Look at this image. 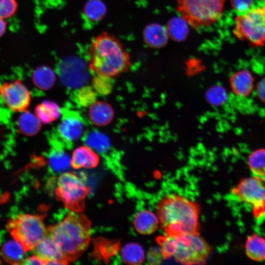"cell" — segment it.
Wrapping results in <instances>:
<instances>
[{
    "instance_id": "6da1fadb",
    "label": "cell",
    "mask_w": 265,
    "mask_h": 265,
    "mask_svg": "<svg viewBox=\"0 0 265 265\" xmlns=\"http://www.w3.org/2000/svg\"><path fill=\"white\" fill-rule=\"evenodd\" d=\"M88 55L92 72L112 79L127 72L131 64L130 54L120 40L106 31L93 38Z\"/></svg>"
},
{
    "instance_id": "7a4b0ae2",
    "label": "cell",
    "mask_w": 265,
    "mask_h": 265,
    "mask_svg": "<svg viewBox=\"0 0 265 265\" xmlns=\"http://www.w3.org/2000/svg\"><path fill=\"white\" fill-rule=\"evenodd\" d=\"M199 212L197 203L177 194L166 196L157 206L159 224L170 235L198 232Z\"/></svg>"
},
{
    "instance_id": "3957f363",
    "label": "cell",
    "mask_w": 265,
    "mask_h": 265,
    "mask_svg": "<svg viewBox=\"0 0 265 265\" xmlns=\"http://www.w3.org/2000/svg\"><path fill=\"white\" fill-rule=\"evenodd\" d=\"M48 234L60 247L66 260H73L82 253L88 245L90 237L89 222L82 214L73 212L51 227Z\"/></svg>"
},
{
    "instance_id": "277c9868",
    "label": "cell",
    "mask_w": 265,
    "mask_h": 265,
    "mask_svg": "<svg viewBox=\"0 0 265 265\" xmlns=\"http://www.w3.org/2000/svg\"><path fill=\"white\" fill-rule=\"evenodd\" d=\"M157 241L164 259L172 258L184 265L203 264L212 251L198 232L179 235L165 234L159 237Z\"/></svg>"
},
{
    "instance_id": "5b68a950",
    "label": "cell",
    "mask_w": 265,
    "mask_h": 265,
    "mask_svg": "<svg viewBox=\"0 0 265 265\" xmlns=\"http://www.w3.org/2000/svg\"><path fill=\"white\" fill-rule=\"evenodd\" d=\"M226 0H178L177 10L181 18L194 28L212 25L223 13Z\"/></svg>"
},
{
    "instance_id": "8992f818",
    "label": "cell",
    "mask_w": 265,
    "mask_h": 265,
    "mask_svg": "<svg viewBox=\"0 0 265 265\" xmlns=\"http://www.w3.org/2000/svg\"><path fill=\"white\" fill-rule=\"evenodd\" d=\"M6 228L13 239L26 251L32 250L48 234L42 218L36 214L15 215L9 219Z\"/></svg>"
},
{
    "instance_id": "52a82bcc",
    "label": "cell",
    "mask_w": 265,
    "mask_h": 265,
    "mask_svg": "<svg viewBox=\"0 0 265 265\" xmlns=\"http://www.w3.org/2000/svg\"><path fill=\"white\" fill-rule=\"evenodd\" d=\"M234 35L253 47L265 45V4L252 7L235 18Z\"/></svg>"
},
{
    "instance_id": "ba28073f",
    "label": "cell",
    "mask_w": 265,
    "mask_h": 265,
    "mask_svg": "<svg viewBox=\"0 0 265 265\" xmlns=\"http://www.w3.org/2000/svg\"><path fill=\"white\" fill-rule=\"evenodd\" d=\"M231 192L240 201L248 204L254 216L265 215V179L254 176L241 179Z\"/></svg>"
},
{
    "instance_id": "9c48e42d",
    "label": "cell",
    "mask_w": 265,
    "mask_h": 265,
    "mask_svg": "<svg viewBox=\"0 0 265 265\" xmlns=\"http://www.w3.org/2000/svg\"><path fill=\"white\" fill-rule=\"evenodd\" d=\"M87 193L85 185L75 174L64 172L58 177L56 194L69 208L80 210Z\"/></svg>"
},
{
    "instance_id": "30bf717a",
    "label": "cell",
    "mask_w": 265,
    "mask_h": 265,
    "mask_svg": "<svg viewBox=\"0 0 265 265\" xmlns=\"http://www.w3.org/2000/svg\"><path fill=\"white\" fill-rule=\"evenodd\" d=\"M0 97L9 109L16 112L26 111L31 101L30 91L19 80L1 84Z\"/></svg>"
},
{
    "instance_id": "8fae6325",
    "label": "cell",
    "mask_w": 265,
    "mask_h": 265,
    "mask_svg": "<svg viewBox=\"0 0 265 265\" xmlns=\"http://www.w3.org/2000/svg\"><path fill=\"white\" fill-rule=\"evenodd\" d=\"M84 125L80 117L76 112H69L63 114L58 127L60 136L64 140L73 142L81 136Z\"/></svg>"
},
{
    "instance_id": "7c38bea8",
    "label": "cell",
    "mask_w": 265,
    "mask_h": 265,
    "mask_svg": "<svg viewBox=\"0 0 265 265\" xmlns=\"http://www.w3.org/2000/svg\"><path fill=\"white\" fill-rule=\"evenodd\" d=\"M32 250L45 262V264L53 261H67L60 247L48 234Z\"/></svg>"
},
{
    "instance_id": "4fadbf2b",
    "label": "cell",
    "mask_w": 265,
    "mask_h": 265,
    "mask_svg": "<svg viewBox=\"0 0 265 265\" xmlns=\"http://www.w3.org/2000/svg\"><path fill=\"white\" fill-rule=\"evenodd\" d=\"M230 84L233 92L237 96L247 97L254 89V79L247 70H241L233 73L230 78Z\"/></svg>"
},
{
    "instance_id": "5bb4252c",
    "label": "cell",
    "mask_w": 265,
    "mask_h": 265,
    "mask_svg": "<svg viewBox=\"0 0 265 265\" xmlns=\"http://www.w3.org/2000/svg\"><path fill=\"white\" fill-rule=\"evenodd\" d=\"M88 116L90 121L98 126H104L109 124L114 117V111L108 103L96 101L89 106Z\"/></svg>"
},
{
    "instance_id": "9a60e30c",
    "label": "cell",
    "mask_w": 265,
    "mask_h": 265,
    "mask_svg": "<svg viewBox=\"0 0 265 265\" xmlns=\"http://www.w3.org/2000/svg\"><path fill=\"white\" fill-rule=\"evenodd\" d=\"M159 224L157 214L148 210L139 211L133 218L134 227L138 233L142 235H150L154 233Z\"/></svg>"
},
{
    "instance_id": "2e32d148",
    "label": "cell",
    "mask_w": 265,
    "mask_h": 265,
    "mask_svg": "<svg viewBox=\"0 0 265 265\" xmlns=\"http://www.w3.org/2000/svg\"><path fill=\"white\" fill-rule=\"evenodd\" d=\"M99 161L98 156L89 147L82 146L74 151L71 165L76 169L90 168L97 166Z\"/></svg>"
},
{
    "instance_id": "e0dca14e",
    "label": "cell",
    "mask_w": 265,
    "mask_h": 265,
    "mask_svg": "<svg viewBox=\"0 0 265 265\" xmlns=\"http://www.w3.org/2000/svg\"><path fill=\"white\" fill-rule=\"evenodd\" d=\"M60 78L62 82L68 87L72 88L81 86L85 83L88 79V75L85 68L80 65H75L69 68L66 66L61 69L60 71Z\"/></svg>"
},
{
    "instance_id": "ac0fdd59",
    "label": "cell",
    "mask_w": 265,
    "mask_h": 265,
    "mask_svg": "<svg viewBox=\"0 0 265 265\" xmlns=\"http://www.w3.org/2000/svg\"><path fill=\"white\" fill-rule=\"evenodd\" d=\"M26 252L23 246L14 239L6 242L1 249L2 259L6 262L13 265L23 264Z\"/></svg>"
},
{
    "instance_id": "d6986e66",
    "label": "cell",
    "mask_w": 265,
    "mask_h": 265,
    "mask_svg": "<svg viewBox=\"0 0 265 265\" xmlns=\"http://www.w3.org/2000/svg\"><path fill=\"white\" fill-rule=\"evenodd\" d=\"M245 252L252 260L260 262L265 260V238L254 233L246 239Z\"/></svg>"
},
{
    "instance_id": "ffe728a7",
    "label": "cell",
    "mask_w": 265,
    "mask_h": 265,
    "mask_svg": "<svg viewBox=\"0 0 265 265\" xmlns=\"http://www.w3.org/2000/svg\"><path fill=\"white\" fill-rule=\"evenodd\" d=\"M168 36L167 29L157 24L148 26L144 31L145 42L153 48H160L164 45Z\"/></svg>"
},
{
    "instance_id": "44dd1931",
    "label": "cell",
    "mask_w": 265,
    "mask_h": 265,
    "mask_svg": "<svg viewBox=\"0 0 265 265\" xmlns=\"http://www.w3.org/2000/svg\"><path fill=\"white\" fill-rule=\"evenodd\" d=\"M32 80L37 88L47 90L52 88L54 84L56 77L51 68L46 66H41L33 72Z\"/></svg>"
},
{
    "instance_id": "7402d4cb",
    "label": "cell",
    "mask_w": 265,
    "mask_h": 265,
    "mask_svg": "<svg viewBox=\"0 0 265 265\" xmlns=\"http://www.w3.org/2000/svg\"><path fill=\"white\" fill-rule=\"evenodd\" d=\"M35 114L42 124H48L59 118L61 110L56 103L45 101L36 106Z\"/></svg>"
},
{
    "instance_id": "603a6c76",
    "label": "cell",
    "mask_w": 265,
    "mask_h": 265,
    "mask_svg": "<svg viewBox=\"0 0 265 265\" xmlns=\"http://www.w3.org/2000/svg\"><path fill=\"white\" fill-rule=\"evenodd\" d=\"M18 126L20 132L26 136L36 134L41 128V123L35 114L27 111L23 112L18 119Z\"/></svg>"
},
{
    "instance_id": "cb8c5ba5",
    "label": "cell",
    "mask_w": 265,
    "mask_h": 265,
    "mask_svg": "<svg viewBox=\"0 0 265 265\" xmlns=\"http://www.w3.org/2000/svg\"><path fill=\"white\" fill-rule=\"evenodd\" d=\"M121 256L123 261L129 265L140 264L146 257L143 247L135 242L125 244L121 249Z\"/></svg>"
},
{
    "instance_id": "d4e9b609",
    "label": "cell",
    "mask_w": 265,
    "mask_h": 265,
    "mask_svg": "<svg viewBox=\"0 0 265 265\" xmlns=\"http://www.w3.org/2000/svg\"><path fill=\"white\" fill-rule=\"evenodd\" d=\"M83 12L89 21L96 23L104 18L106 13V8L101 0H89L84 6Z\"/></svg>"
},
{
    "instance_id": "484cf974",
    "label": "cell",
    "mask_w": 265,
    "mask_h": 265,
    "mask_svg": "<svg viewBox=\"0 0 265 265\" xmlns=\"http://www.w3.org/2000/svg\"><path fill=\"white\" fill-rule=\"evenodd\" d=\"M250 170L255 176H265V149L261 148L253 151L248 160Z\"/></svg>"
},
{
    "instance_id": "4316f807",
    "label": "cell",
    "mask_w": 265,
    "mask_h": 265,
    "mask_svg": "<svg viewBox=\"0 0 265 265\" xmlns=\"http://www.w3.org/2000/svg\"><path fill=\"white\" fill-rule=\"evenodd\" d=\"M49 165L54 172H63L71 165V159L62 151H53L49 157Z\"/></svg>"
},
{
    "instance_id": "83f0119b",
    "label": "cell",
    "mask_w": 265,
    "mask_h": 265,
    "mask_svg": "<svg viewBox=\"0 0 265 265\" xmlns=\"http://www.w3.org/2000/svg\"><path fill=\"white\" fill-rule=\"evenodd\" d=\"M112 78L96 75L92 81V87L96 93L107 95L112 91L113 83Z\"/></svg>"
},
{
    "instance_id": "f1b7e54d",
    "label": "cell",
    "mask_w": 265,
    "mask_h": 265,
    "mask_svg": "<svg viewBox=\"0 0 265 265\" xmlns=\"http://www.w3.org/2000/svg\"><path fill=\"white\" fill-rule=\"evenodd\" d=\"M186 22L182 18L174 19L169 23L166 29L168 35L175 40H181L186 34Z\"/></svg>"
},
{
    "instance_id": "f546056e",
    "label": "cell",
    "mask_w": 265,
    "mask_h": 265,
    "mask_svg": "<svg viewBox=\"0 0 265 265\" xmlns=\"http://www.w3.org/2000/svg\"><path fill=\"white\" fill-rule=\"evenodd\" d=\"M77 102L82 106H90L96 102V92L92 87L82 86L76 93Z\"/></svg>"
},
{
    "instance_id": "4dcf8cb0",
    "label": "cell",
    "mask_w": 265,
    "mask_h": 265,
    "mask_svg": "<svg viewBox=\"0 0 265 265\" xmlns=\"http://www.w3.org/2000/svg\"><path fill=\"white\" fill-rule=\"evenodd\" d=\"M88 146L100 152H104L108 148L109 142L107 137L98 132H92L86 138Z\"/></svg>"
},
{
    "instance_id": "1f68e13d",
    "label": "cell",
    "mask_w": 265,
    "mask_h": 265,
    "mask_svg": "<svg viewBox=\"0 0 265 265\" xmlns=\"http://www.w3.org/2000/svg\"><path fill=\"white\" fill-rule=\"evenodd\" d=\"M17 9L16 0H0V18L5 19L12 17Z\"/></svg>"
},
{
    "instance_id": "d6a6232c",
    "label": "cell",
    "mask_w": 265,
    "mask_h": 265,
    "mask_svg": "<svg viewBox=\"0 0 265 265\" xmlns=\"http://www.w3.org/2000/svg\"><path fill=\"white\" fill-rule=\"evenodd\" d=\"M233 9L237 15L246 13L251 8L253 3V0H230Z\"/></svg>"
},
{
    "instance_id": "836d02e7",
    "label": "cell",
    "mask_w": 265,
    "mask_h": 265,
    "mask_svg": "<svg viewBox=\"0 0 265 265\" xmlns=\"http://www.w3.org/2000/svg\"><path fill=\"white\" fill-rule=\"evenodd\" d=\"M161 259L164 258L159 247V249H152L148 253V259L150 264H159Z\"/></svg>"
},
{
    "instance_id": "e575fe53",
    "label": "cell",
    "mask_w": 265,
    "mask_h": 265,
    "mask_svg": "<svg viewBox=\"0 0 265 265\" xmlns=\"http://www.w3.org/2000/svg\"><path fill=\"white\" fill-rule=\"evenodd\" d=\"M256 93L258 98L265 104V77L263 78L257 85Z\"/></svg>"
},
{
    "instance_id": "d590c367",
    "label": "cell",
    "mask_w": 265,
    "mask_h": 265,
    "mask_svg": "<svg viewBox=\"0 0 265 265\" xmlns=\"http://www.w3.org/2000/svg\"><path fill=\"white\" fill-rule=\"evenodd\" d=\"M23 264L26 265H43L45 264V262L38 256L34 254V255L25 259Z\"/></svg>"
},
{
    "instance_id": "8d00e7d4",
    "label": "cell",
    "mask_w": 265,
    "mask_h": 265,
    "mask_svg": "<svg viewBox=\"0 0 265 265\" xmlns=\"http://www.w3.org/2000/svg\"><path fill=\"white\" fill-rule=\"evenodd\" d=\"M6 29V23L4 19L0 18V37L5 33Z\"/></svg>"
}]
</instances>
